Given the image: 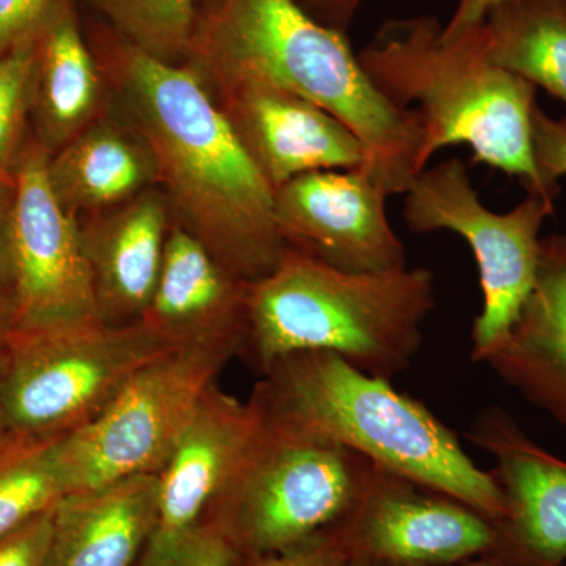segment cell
Returning <instances> with one entry per match:
<instances>
[{
  "label": "cell",
  "mask_w": 566,
  "mask_h": 566,
  "mask_svg": "<svg viewBox=\"0 0 566 566\" xmlns=\"http://www.w3.org/2000/svg\"><path fill=\"white\" fill-rule=\"evenodd\" d=\"M7 431H9V427H7L6 411H3L2 381H0V438H2Z\"/></svg>",
  "instance_id": "obj_36"
},
{
  "label": "cell",
  "mask_w": 566,
  "mask_h": 566,
  "mask_svg": "<svg viewBox=\"0 0 566 566\" xmlns=\"http://www.w3.org/2000/svg\"><path fill=\"white\" fill-rule=\"evenodd\" d=\"M262 427L255 405L212 385L158 474L155 528L139 566H163L232 482Z\"/></svg>",
  "instance_id": "obj_14"
},
{
  "label": "cell",
  "mask_w": 566,
  "mask_h": 566,
  "mask_svg": "<svg viewBox=\"0 0 566 566\" xmlns=\"http://www.w3.org/2000/svg\"><path fill=\"white\" fill-rule=\"evenodd\" d=\"M386 186L367 170H318L274 192V219L286 248L346 273L406 268L405 244L387 219Z\"/></svg>",
  "instance_id": "obj_12"
},
{
  "label": "cell",
  "mask_w": 566,
  "mask_h": 566,
  "mask_svg": "<svg viewBox=\"0 0 566 566\" xmlns=\"http://www.w3.org/2000/svg\"><path fill=\"white\" fill-rule=\"evenodd\" d=\"M252 282L222 266L199 240L175 226L140 323L167 348L243 354Z\"/></svg>",
  "instance_id": "obj_16"
},
{
  "label": "cell",
  "mask_w": 566,
  "mask_h": 566,
  "mask_svg": "<svg viewBox=\"0 0 566 566\" xmlns=\"http://www.w3.org/2000/svg\"><path fill=\"white\" fill-rule=\"evenodd\" d=\"M216 88L260 81L338 118L367 148L370 174L390 196L427 169L415 112L371 84L345 32L316 21L297 0H197L186 62Z\"/></svg>",
  "instance_id": "obj_2"
},
{
  "label": "cell",
  "mask_w": 566,
  "mask_h": 566,
  "mask_svg": "<svg viewBox=\"0 0 566 566\" xmlns=\"http://www.w3.org/2000/svg\"><path fill=\"white\" fill-rule=\"evenodd\" d=\"M482 29L491 62L566 107V0H502Z\"/></svg>",
  "instance_id": "obj_22"
},
{
  "label": "cell",
  "mask_w": 566,
  "mask_h": 566,
  "mask_svg": "<svg viewBox=\"0 0 566 566\" xmlns=\"http://www.w3.org/2000/svg\"><path fill=\"white\" fill-rule=\"evenodd\" d=\"M532 139L539 177L547 189L558 192V180L566 177V117L554 120L536 104L532 112Z\"/></svg>",
  "instance_id": "obj_29"
},
{
  "label": "cell",
  "mask_w": 566,
  "mask_h": 566,
  "mask_svg": "<svg viewBox=\"0 0 566 566\" xmlns=\"http://www.w3.org/2000/svg\"><path fill=\"white\" fill-rule=\"evenodd\" d=\"M316 21L345 32L352 24L363 0H297Z\"/></svg>",
  "instance_id": "obj_31"
},
{
  "label": "cell",
  "mask_w": 566,
  "mask_h": 566,
  "mask_svg": "<svg viewBox=\"0 0 566 566\" xmlns=\"http://www.w3.org/2000/svg\"><path fill=\"white\" fill-rule=\"evenodd\" d=\"M371 84L389 102L415 112L423 129V161L465 144L472 161L557 200L539 177L532 139L536 87L488 57L482 22L446 33L433 17L389 20L357 52Z\"/></svg>",
  "instance_id": "obj_4"
},
{
  "label": "cell",
  "mask_w": 566,
  "mask_h": 566,
  "mask_svg": "<svg viewBox=\"0 0 566 566\" xmlns=\"http://www.w3.org/2000/svg\"><path fill=\"white\" fill-rule=\"evenodd\" d=\"M218 92L219 106L274 192L318 170L370 174V156L359 137L308 99L260 81L234 82Z\"/></svg>",
  "instance_id": "obj_15"
},
{
  "label": "cell",
  "mask_w": 566,
  "mask_h": 566,
  "mask_svg": "<svg viewBox=\"0 0 566 566\" xmlns=\"http://www.w3.org/2000/svg\"><path fill=\"white\" fill-rule=\"evenodd\" d=\"M232 359L211 349L170 348L139 368L102 415L63 434L70 493L158 475Z\"/></svg>",
  "instance_id": "obj_9"
},
{
  "label": "cell",
  "mask_w": 566,
  "mask_h": 566,
  "mask_svg": "<svg viewBox=\"0 0 566 566\" xmlns=\"http://www.w3.org/2000/svg\"><path fill=\"white\" fill-rule=\"evenodd\" d=\"M166 349L140 322L10 329L0 340L7 427L69 434L102 415L132 376Z\"/></svg>",
  "instance_id": "obj_7"
},
{
  "label": "cell",
  "mask_w": 566,
  "mask_h": 566,
  "mask_svg": "<svg viewBox=\"0 0 566 566\" xmlns=\"http://www.w3.org/2000/svg\"><path fill=\"white\" fill-rule=\"evenodd\" d=\"M50 156L31 137L14 172L7 274L11 329L103 323L81 223L52 189Z\"/></svg>",
  "instance_id": "obj_10"
},
{
  "label": "cell",
  "mask_w": 566,
  "mask_h": 566,
  "mask_svg": "<svg viewBox=\"0 0 566 566\" xmlns=\"http://www.w3.org/2000/svg\"><path fill=\"white\" fill-rule=\"evenodd\" d=\"M502 0H458L452 18L444 24L446 33L463 32L485 20L488 11Z\"/></svg>",
  "instance_id": "obj_33"
},
{
  "label": "cell",
  "mask_w": 566,
  "mask_h": 566,
  "mask_svg": "<svg viewBox=\"0 0 566 566\" xmlns=\"http://www.w3.org/2000/svg\"><path fill=\"white\" fill-rule=\"evenodd\" d=\"M134 46L169 63H185L197 0H81Z\"/></svg>",
  "instance_id": "obj_24"
},
{
  "label": "cell",
  "mask_w": 566,
  "mask_h": 566,
  "mask_svg": "<svg viewBox=\"0 0 566 566\" xmlns=\"http://www.w3.org/2000/svg\"><path fill=\"white\" fill-rule=\"evenodd\" d=\"M33 41L0 59V178L14 177L32 137Z\"/></svg>",
  "instance_id": "obj_25"
},
{
  "label": "cell",
  "mask_w": 566,
  "mask_h": 566,
  "mask_svg": "<svg viewBox=\"0 0 566 566\" xmlns=\"http://www.w3.org/2000/svg\"><path fill=\"white\" fill-rule=\"evenodd\" d=\"M169 222L166 193L148 188L111 214L81 226L103 323L140 322L158 283Z\"/></svg>",
  "instance_id": "obj_17"
},
{
  "label": "cell",
  "mask_w": 566,
  "mask_h": 566,
  "mask_svg": "<svg viewBox=\"0 0 566 566\" xmlns=\"http://www.w3.org/2000/svg\"><path fill=\"white\" fill-rule=\"evenodd\" d=\"M387 566H506L499 562L497 558L491 556H479L468 558V560L455 562V564L444 565H423V564H390Z\"/></svg>",
  "instance_id": "obj_35"
},
{
  "label": "cell",
  "mask_w": 566,
  "mask_h": 566,
  "mask_svg": "<svg viewBox=\"0 0 566 566\" xmlns=\"http://www.w3.org/2000/svg\"><path fill=\"white\" fill-rule=\"evenodd\" d=\"M13 327V308H11V300L9 290L3 283H0V340Z\"/></svg>",
  "instance_id": "obj_34"
},
{
  "label": "cell",
  "mask_w": 566,
  "mask_h": 566,
  "mask_svg": "<svg viewBox=\"0 0 566 566\" xmlns=\"http://www.w3.org/2000/svg\"><path fill=\"white\" fill-rule=\"evenodd\" d=\"M371 471L374 463L352 449L262 417L248 457L205 517L221 527L245 566L340 526Z\"/></svg>",
  "instance_id": "obj_6"
},
{
  "label": "cell",
  "mask_w": 566,
  "mask_h": 566,
  "mask_svg": "<svg viewBox=\"0 0 566 566\" xmlns=\"http://www.w3.org/2000/svg\"><path fill=\"white\" fill-rule=\"evenodd\" d=\"M556 200L527 192L509 212L488 210L460 158L424 169L405 192V221L416 233L450 230L471 245L483 308L472 327V359L482 363L510 333L534 290L542 259L543 223Z\"/></svg>",
  "instance_id": "obj_8"
},
{
  "label": "cell",
  "mask_w": 566,
  "mask_h": 566,
  "mask_svg": "<svg viewBox=\"0 0 566 566\" xmlns=\"http://www.w3.org/2000/svg\"><path fill=\"white\" fill-rule=\"evenodd\" d=\"M564 566H566V564Z\"/></svg>",
  "instance_id": "obj_38"
},
{
  "label": "cell",
  "mask_w": 566,
  "mask_h": 566,
  "mask_svg": "<svg viewBox=\"0 0 566 566\" xmlns=\"http://www.w3.org/2000/svg\"><path fill=\"white\" fill-rule=\"evenodd\" d=\"M102 84L76 0H66L33 41L32 139L54 155L80 136L95 123Z\"/></svg>",
  "instance_id": "obj_20"
},
{
  "label": "cell",
  "mask_w": 566,
  "mask_h": 566,
  "mask_svg": "<svg viewBox=\"0 0 566 566\" xmlns=\"http://www.w3.org/2000/svg\"><path fill=\"white\" fill-rule=\"evenodd\" d=\"M163 566H243L230 539L214 521L205 517Z\"/></svg>",
  "instance_id": "obj_27"
},
{
  "label": "cell",
  "mask_w": 566,
  "mask_h": 566,
  "mask_svg": "<svg viewBox=\"0 0 566 566\" xmlns=\"http://www.w3.org/2000/svg\"><path fill=\"white\" fill-rule=\"evenodd\" d=\"M14 202V177L0 178V283L7 286L9 274V234Z\"/></svg>",
  "instance_id": "obj_32"
},
{
  "label": "cell",
  "mask_w": 566,
  "mask_h": 566,
  "mask_svg": "<svg viewBox=\"0 0 566 566\" xmlns=\"http://www.w3.org/2000/svg\"><path fill=\"white\" fill-rule=\"evenodd\" d=\"M342 566H387L386 564H379V562L363 560V558H348Z\"/></svg>",
  "instance_id": "obj_37"
},
{
  "label": "cell",
  "mask_w": 566,
  "mask_h": 566,
  "mask_svg": "<svg viewBox=\"0 0 566 566\" xmlns=\"http://www.w3.org/2000/svg\"><path fill=\"white\" fill-rule=\"evenodd\" d=\"M66 0H0V59L32 43Z\"/></svg>",
  "instance_id": "obj_26"
},
{
  "label": "cell",
  "mask_w": 566,
  "mask_h": 566,
  "mask_svg": "<svg viewBox=\"0 0 566 566\" xmlns=\"http://www.w3.org/2000/svg\"><path fill=\"white\" fill-rule=\"evenodd\" d=\"M62 438L17 430L0 438V536L50 512L70 494Z\"/></svg>",
  "instance_id": "obj_23"
},
{
  "label": "cell",
  "mask_w": 566,
  "mask_h": 566,
  "mask_svg": "<svg viewBox=\"0 0 566 566\" xmlns=\"http://www.w3.org/2000/svg\"><path fill=\"white\" fill-rule=\"evenodd\" d=\"M156 505V474L66 494L54 506L48 566H139Z\"/></svg>",
  "instance_id": "obj_19"
},
{
  "label": "cell",
  "mask_w": 566,
  "mask_h": 566,
  "mask_svg": "<svg viewBox=\"0 0 566 566\" xmlns=\"http://www.w3.org/2000/svg\"><path fill=\"white\" fill-rule=\"evenodd\" d=\"M465 436L494 458L491 474L504 495L497 545L488 556L506 566H564L566 461L532 441L499 406L480 411Z\"/></svg>",
  "instance_id": "obj_13"
},
{
  "label": "cell",
  "mask_w": 566,
  "mask_h": 566,
  "mask_svg": "<svg viewBox=\"0 0 566 566\" xmlns=\"http://www.w3.org/2000/svg\"><path fill=\"white\" fill-rule=\"evenodd\" d=\"M334 531L348 558L386 565L455 564L486 556L497 545L490 517L375 464L359 501Z\"/></svg>",
  "instance_id": "obj_11"
},
{
  "label": "cell",
  "mask_w": 566,
  "mask_h": 566,
  "mask_svg": "<svg viewBox=\"0 0 566 566\" xmlns=\"http://www.w3.org/2000/svg\"><path fill=\"white\" fill-rule=\"evenodd\" d=\"M348 560L344 543L335 531L327 532L283 553L249 562L245 566H342Z\"/></svg>",
  "instance_id": "obj_30"
},
{
  "label": "cell",
  "mask_w": 566,
  "mask_h": 566,
  "mask_svg": "<svg viewBox=\"0 0 566 566\" xmlns=\"http://www.w3.org/2000/svg\"><path fill=\"white\" fill-rule=\"evenodd\" d=\"M54 509L0 536V566H48Z\"/></svg>",
  "instance_id": "obj_28"
},
{
  "label": "cell",
  "mask_w": 566,
  "mask_h": 566,
  "mask_svg": "<svg viewBox=\"0 0 566 566\" xmlns=\"http://www.w3.org/2000/svg\"><path fill=\"white\" fill-rule=\"evenodd\" d=\"M48 175L59 202L73 214L126 203L158 181L144 142L111 123H92L51 155Z\"/></svg>",
  "instance_id": "obj_21"
},
{
  "label": "cell",
  "mask_w": 566,
  "mask_h": 566,
  "mask_svg": "<svg viewBox=\"0 0 566 566\" xmlns=\"http://www.w3.org/2000/svg\"><path fill=\"white\" fill-rule=\"evenodd\" d=\"M251 401L275 427L344 446L378 468L452 495L491 521L504 517L501 488L460 438L422 403L329 352H300L262 374Z\"/></svg>",
  "instance_id": "obj_3"
},
{
  "label": "cell",
  "mask_w": 566,
  "mask_h": 566,
  "mask_svg": "<svg viewBox=\"0 0 566 566\" xmlns=\"http://www.w3.org/2000/svg\"><path fill=\"white\" fill-rule=\"evenodd\" d=\"M528 403L566 427V237L542 241L538 275L510 333L482 359Z\"/></svg>",
  "instance_id": "obj_18"
},
{
  "label": "cell",
  "mask_w": 566,
  "mask_h": 566,
  "mask_svg": "<svg viewBox=\"0 0 566 566\" xmlns=\"http://www.w3.org/2000/svg\"><path fill=\"white\" fill-rule=\"evenodd\" d=\"M436 305L427 268L346 273L286 248L277 266L252 282L244 356L260 375L300 352H329L376 378L411 365Z\"/></svg>",
  "instance_id": "obj_5"
},
{
  "label": "cell",
  "mask_w": 566,
  "mask_h": 566,
  "mask_svg": "<svg viewBox=\"0 0 566 566\" xmlns=\"http://www.w3.org/2000/svg\"><path fill=\"white\" fill-rule=\"evenodd\" d=\"M84 33L150 151L177 226L241 281L270 274L286 249L274 189L202 77L188 63L153 57L103 21Z\"/></svg>",
  "instance_id": "obj_1"
}]
</instances>
